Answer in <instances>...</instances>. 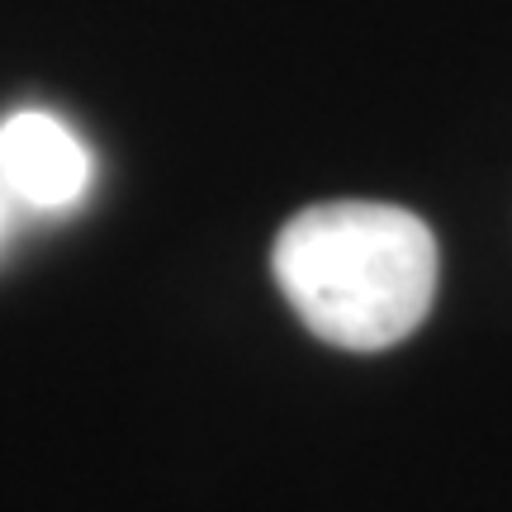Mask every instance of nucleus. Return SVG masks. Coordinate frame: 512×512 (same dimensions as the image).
I'll list each match as a JSON object with an SVG mask.
<instances>
[{
	"instance_id": "3",
	"label": "nucleus",
	"mask_w": 512,
	"mask_h": 512,
	"mask_svg": "<svg viewBox=\"0 0 512 512\" xmlns=\"http://www.w3.org/2000/svg\"><path fill=\"white\" fill-rule=\"evenodd\" d=\"M5 214H10V195L0 190V233H5Z\"/></svg>"
},
{
	"instance_id": "2",
	"label": "nucleus",
	"mask_w": 512,
	"mask_h": 512,
	"mask_svg": "<svg viewBox=\"0 0 512 512\" xmlns=\"http://www.w3.org/2000/svg\"><path fill=\"white\" fill-rule=\"evenodd\" d=\"M0 190L38 214H62L91 190V152L67 119L15 110L0 124Z\"/></svg>"
},
{
	"instance_id": "1",
	"label": "nucleus",
	"mask_w": 512,
	"mask_h": 512,
	"mask_svg": "<svg viewBox=\"0 0 512 512\" xmlns=\"http://www.w3.org/2000/svg\"><path fill=\"white\" fill-rule=\"evenodd\" d=\"M275 280L304 328L347 351H384L437 294V238L399 204H313L275 238Z\"/></svg>"
}]
</instances>
